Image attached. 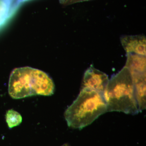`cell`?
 Segmentation results:
<instances>
[{"label":"cell","mask_w":146,"mask_h":146,"mask_svg":"<svg viewBox=\"0 0 146 146\" xmlns=\"http://www.w3.org/2000/svg\"><path fill=\"white\" fill-rule=\"evenodd\" d=\"M6 120L10 128L19 125L22 121V116L20 113L13 110H9L6 114Z\"/></svg>","instance_id":"obj_6"},{"label":"cell","mask_w":146,"mask_h":146,"mask_svg":"<svg viewBox=\"0 0 146 146\" xmlns=\"http://www.w3.org/2000/svg\"><path fill=\"white\" fill-rule=\"evenodd\" d=\"M109 80L107 74L96 69L91 65L84 73L81 88L103 94Z\"/></svg>","instance_id":"obj_4"},{"label":"cell","mask_w":146,"mask_h":146,"mask_svg":"<svg viewBox=\"0 0 146 146\" xmlns=\"http://www.w3.org/2000/svg\"><path fill=\"white\" fill-rule=\"evenodd\" d=\"M107 112L103 94L81 88L76 99L65 110L64 117L69 127L82 129Z\"/></svg>","instance_id":"obj_3"},{"label":"cell","mask_w":146,"mask_h":146,"mask_svg":"<svg viewBox=\"0 0 146 146\" xmlns=\"http://www.w3.org/2000/svg\"><path fill=\"white\" fill-rule=\"evenodd\" d=\"M61 146H70V145L68 144H65Z\"/></svg>","instance_id":"obj_9"},{"label":"cell","mask_w":146,"mask_h":146,"mask_svg":"<svg viewBox=\"0 0 146 146\" xmlns=\"http://www.w3.org/2000/svg\"><path fill=\"white\" fill-rule=\"evenodd\" d=\"M54 90L52 79L46 73L38 69L22 67L14 69L11 74L9 94L14 99L36 95L50 96Z\"/></svg>","instance_id":"obj_1"},{"label":"cell","mask_w":146,"mask_h":146,"mask_svg":"<svg viewBox=\"0 0 146 146\" xmlns=\"http://www.w3.org/2000/svg\"><path fill=\"white\" fill-rule=\"evenodd\" d=\"M27 1V0H18V2H23L25 1Z\"/></svg>","instance_id":"obj_8"},{"label":"cell","mask_w":146,"mask_h":146,"mask_svg":"<svg viewBox=\"0 0 146 146\" xmlns=\"http://www.w3.org/2000/svg\"><path fill=\"white\" fill-rule=\"evenodd\" d=\"M121 43L127 54L132 53L146 56V39L144 35L123 36Z\"/></svg>","instance_id":"obj_5"},{"label":"cell","mask_w":146,"mask_h":146,"mask_svg":"<svg viewBox=\"0 0 146 146\" xmlns=\"http://www.w3.org/2000/svg\"><path fill=\"white\" fill-rule=\"evenodd\" d=\"M103 96L108 112L132 115L141 112L132 76L125 66L109 80Z\"/></svg>","instance_id":"obj_2"},{"label":"cell","mask_w":146,"mask_h":146,"mask_svg":"<svg viewBox=\"0 0 146 146\" xmlns=\"http://www.w3.org/2000/svg\"><path fill=\"white\" fill-rule=\"evenodd\" d=\"M13 0H0V22L6 18L12 7Z\"/></svg>","instance_id":"obj_7"}]
</instances>
